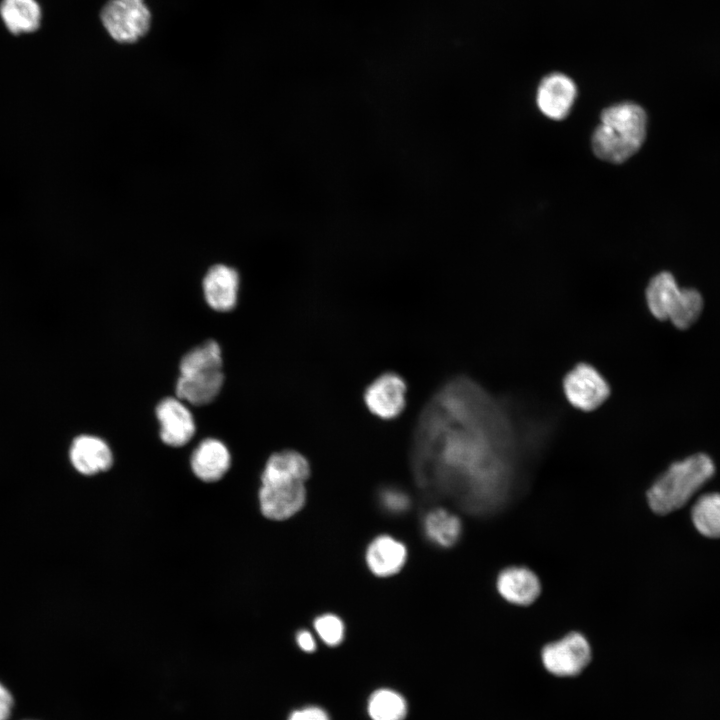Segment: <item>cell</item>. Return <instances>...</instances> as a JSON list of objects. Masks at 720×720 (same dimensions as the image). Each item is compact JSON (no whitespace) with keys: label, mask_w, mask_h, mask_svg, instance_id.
Listing matches in <instances>:
<instances>
[{"label":"cell","mask_w":720,"mask_h":720,"mask_svg":"<svg viewBox=\"0 0 720 720\" xmlns=\"http://www.w3.org/2000/svg\"><path fill=\"white\" fill-rule=\"evenodd\" d=\"M551 424L471 377L455 376L439 387L419 415L414 469L423 480L500 477L513 468L522 448L545 436Z\"/></svg>","instance_id":"obj_1"},{"label":"cell","mask_w":720,"mask_h":720,"mask_svg":"<svg viewBox=\"0 0 720 720\" xmlns=\"http://www.w3.org/2000/svg\"><path fill=\"white\" fill-rule=\"evenodd\" d=\"M647 132V114L638 104L622 102L604 109L592 136L594 153L602 160L622 163L642 146Z\"/></svg>","instance_id":"obj_2"},{"label":"cell","mask_w":720,"mask_h":720,"mask_svg":"<svg viewBox=\"0 0 720 720\" xmlns=\"http://www.w3.org/2000/svg\"><path fill=\"white\" fill-rule=\"evenodd\" d=\"M224 379L221 347L215 340H207L182 357L176 395L194 406L207 405L220 393Z\"/></svg>","instance_id":"obj_3"},{"label":"cell","mask_w":720,"mask_h":720,"mask_svg":"<svg viewBox=\"0 0 720 720\" xmlns=\"http://www.w3.org/2000/svg\"><path fill=\"white\" fill-rule=\"evenodd\" d=\"M713 473L714 464L705 454L673 463L648 490L650 508L661 515L681 508Z\"/></svg>","instance_id":"obj_4"},{"label":"cell","mask_w":720,"mask_h":720,"mask_svg":"<svg viewBox=\"0 0 720 720\" xmlns=\"http://www.w3.org/2000/svg\"><path fill=\"white\" fill-rule=\"evenodd\" d=\"M260 481L258 501L264 517L282 521L303 508L306 502L305 482L268 473H262Z\"/></svg>","instance_id":"obj_5"},{"label":"cell","mask_w":720,"mask_h":720,"mask_svg":"<svg viewBox=\"0 0 720 720\" xmlns=\"http://www.w3.org/2000/svg\"><path fill=\"white\" fill-rule=\"evenodd\" d=\"M562 391L567 402L582 412L600 408L611 395L605 376L592 364L579 362L562 379Z\"/></svg>","instance_id":"obj_6"},{"label":"cell","mask_w":720,"mask_h":720,"mask_svg":"<svg viewBox=\"0 0 720 720\" xmlns=\"http://www.w3.org/2000/svg\"><path fill=\"white\" fill-rule=\"evenodd\" d=\"M100 17L109 35L120 43L138 41L151 25V13L144 0H109Z\"/></svg>","instance_id":"obj_7"},{"label":"cell","mask_w":720,"mask_h":720,"mask_svg":"<svg viewBox=\"0 0 720 720\" xmlns=\"http://www.w3.org/2000/svg\"><path fill=\"white\" fill-rule=\"evenodd\" d=\"M545 669L560 677L579 674L591 660V647L585 636L571 632L545 645L541 652Z\"/></svg>","instance_id":"obj_8"},{"label":"cell","mask_w":720,"mask_h":720,"mask_svg":"<svg viewBox=\"0 0 720 720\" xmlns=\"http://www.w3.org/2000/svg\"><path fill=\"white\" fill-rule=\"evenodd\" d=\"M407 386L404 379L388 372L369 384L364 393V402L375 416L388 420L400 415L406 405Z\"/></svg>","instance_id":"obj_9"},{"label":"cell","mask_w":720,"mask_h":720,"mask_svg":"<svg viewBox=\"0 0 720 720\" xmlns=\"http://www.w3.org/2000/svg\"><path fill=\"white\" fill-rule=\"evenodd\" d=\"M155 415L160 424V438L171 447H182L194 436L193 414L178 397H165L157 404Z\"/></svg>","instance_id":"obj_10"},{"label":"cell","mask_w":720,"mask_h":720,"mask_svg":"<svg viewBox=\"0 0 720 720\" xmlns=\"http://www.w3.org/2000/svg\"><path fill=\"white\" fill-rule=\"evenodd\" d=\"M577 96V87L567 75L554 72L546 75L537 89V105L550 119L562 120L570 112Z\"/></svg>","instance_id":"obj_11"},{"label":"cell","mask_w":720,"mask_h":720,"mask_svg":"<svg viewBox=\"0 0 720 720\" xmlns=\"http://www.w3.org/2000/svg\"><path fill=\"white\" fill-rule=\"evenodd\" d=\"M240 278L236 269L225 264H215L202 281L206 303L215 311L228 312L238 301Z\"/></svg>","instance_id":"obj_12"},{"label":"cell","mask_w":720,"mask_h":720,"mask_svg":"<svg viewBox=\"0 0 720 720\" xmlns=\"http://www.w3.org/2000/svg\"><path fill=\"white\" fill-rule=\"evenodd\" d=\"M496 589L507 602L517 606H528L539 597L541 582L529 568L510 566L498 574Z\"/></svg>","instance_id":"obj_13"},{"label":"cell","mask_w":720,"mask_h":720,"mask_svg":"<svg viewBox=\"0 0 720 720\" xmlns=\"http://www.w3.org/2000/svg\"><path fill=\"white\" fill-rule=\"evenodd\" d=\"M69 458L75 470L86 476L107 471L113 464L110 446L102 438L87 434L74 438Z\"/></svg>","instance_id":"obj_14"},{"label":"cell","mask_w":720,"mask_h":720,"mask_svg":"<svg viewBox=\"0 0 720 720\" xmlns=\"http://www.w3.org/2000/svg\"><path fill=\"white\" fill-rule=\"evenodd\" d=\"M190 465L194 475L201 481L216 482L229 470L231 454L222 441L206 438L193 451Z\"/></svg>","instance_id":"obj_15"},{"label":"cell","mask_w":720,"mask_h":720,"mask_svg":"<svg viewBox=\"0 0 720 720\" xmlns=\"http://www.w3.org/2000/svg\"><path fill=\"white\" fill-rule=\"evenodd\" d=\"M365 560L370 571L379 577L397 574L407 560V548L390 535L375 537L368 545Z\"/></svg>","instance_id":"obj_16"},{"label":"cell","mask_w":720,"mask_h":720,"mask_svg":"<svg viewBox=\"0 0 720 720\" xmlns=\"http://www.w3.org/2000/svg\"><path fill=\"white\" fill-rule=\"evenodd\" d=\"M423 530L426 538L442 548L455 545L462 534L461 519L443 507H435L428 511L423 519Z\"/></svg>","instance_id":"obj_17"},{"label":"cell","mask_w":720,"mask_h":720,"mask_svg":"<svg viewBox=\"0 0 720 720\" xmlns=\"http://www.w3.org/2000/svg\"><path fill=\"white\" fill-rule=\"evenodd\" d=\"M0 15L13 34L31 33L41 24V8L36 0H2Z\"/></svg>","instance_id":"obj_18"},{"label":"cell","mask_w":720,"mask_h":720,"mask_svg":"<svg viewBox=\"0 0 720 720\" xmlns=\"http://www.w3.org/2000/svg\"><path fill=\"white\" fill-rule=\"evenodd\" d=\"M679 291L680 288L671 273L663 271L655 275L649 281L645 293L651 314L659 320H668Z\"/></svg>","instance_id":"obj_19"},{"label":"cell","mask_w":720,"mask_h":720,"mask_svg":"<svg viewBox=\"0 0 720 720\" xmlns=\"http://www.w3.org/2000/svg\"><path fill=\"white\" fill-rule=\"evenodd\" d=\"M367 712L371 720H405L408 704L400 693L381 688L370 695Z\"/></svg>","instance_id":"obj_20"},{"label":"cell","mask_w":720,"mask_h":720,"mask_svg":"<svg viewBox=\"0 0 720 720\" xmlns=\"http://www.w3.org/2000/svg\"><path fill=\"white\" fill-rule=\"evenodd\" d=\"M692 521L696 529L710 538L720 537V494L700 497L692 508Z\"/></svg>","instance_id":"obj_21"},{"label":"cell","mask_w":720,"mask_h":720,"mask_svg":"<svg viewBox=\"0 0 720 720\" xmlns=\"http://www.w3.org/2000/svg\"><path fill=\"white\" fill-rule=\"evenodd\" d=\"M703 308L701 294L695 289L680 288L678 296L669 313L668 320L679 329L690 327Z\"/></svg>","instance_id":"obj_22"},{"label":"cell","mask_w":720,"mask_h":720,"mask_svg":"<svg viewBox=\"0 0 720 720\" xmlns=\"http://www.w3.org/2000/svg\"><path fill=\"white\" fill-rule=\"evenodd\" d=\"M313 625L318 636L327 646H338L344 639V623L342 619L335 614L325 613L319 615L315 618Z\"/></svg>","instance_id":"obj_23"},{"label":"cell","mask_w":720,"mask_h":720,"mask_svg":"<svg viewBox=\"0 0 720 720\" xmlns=\"http://www.w3.org/2000/svg\"><path fill=\"white\" fill-rule=\"evenodd\" d=\"M378 502L385 512L392 515L405 513L411 506L408 493L393 485L384 486L379 490Z\"/></svg>","instance_id":"obj_24"},{"label":"cell","mask_w":720,"mask_h":720,"mask_svg":"<svg viewBox=\"0 0 720 720\" xmlns=\"http://www.w3.org/2000/svg\"><path fill=\"white\" fill-rule=\"evenodd\" d=\"M288 720H330V718L321 707L307 706L294 710Z\"/></svg>","instance_id":"obj_25"},{"label":"cell","mask_w":720,"mask_h":720,"mask_svg":"<svg viewBox=\"0 0 720 720\" xmlns=\"http://www.w3.org/2000/svg\"><path fill=\"white\" fill-rule=\"evenodd\" d=\"M13 697L9 690L0 683V720H8L12 708H13Z\"/></svg>","instance_id":"obj_26"},{"label":"cell","mask_w":720,"mask_h":720,"mask_svg":"<svg viewBox=\"0 0 720 720\" xmlns=\"http://www.w3.org/2000/svg\"><path fill=\"white\" fill-rule=\"evenodd\" d=\"M296 643L304 652L311 653L316 650V641L308 630H299L296 633Z\"/></svg>","instance_id":"obj_27"}]
</instances>
